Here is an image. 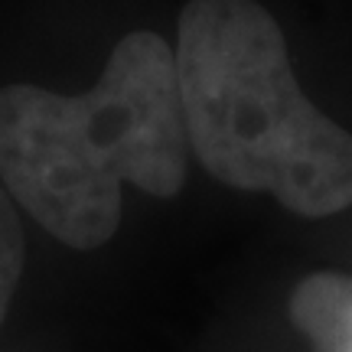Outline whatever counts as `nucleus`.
<instances>
[{
	"label": "nucleus",
	"mask_w": 352,
	"mask_h": 352,
	"mask_svg": "<svg viewBox=\"0 0 352 352\" xmlns=\"http://www.w3.org/2000/svg\"><path fill=\"white\" fill-rule=\"evenodd\" d=\"M173 46L134 30L85 95L0 88V179L50 235L88 252L121 226V189L160 199L186 179Z\"/></svg>",
	"instance_id": "1"
},
{
	"label": "nucleus",
	"mask_w": 352,
	"mask_h": 352,
	"mask_svg": "<svg viewBox=\"0 0 352 352\" xmlns=\"http://www.w3.org/2000/svg\"><path fill=\"white\" fill-rule=\"evenodd\" d=\"M173 59L186 140L215 179L307 219L349 206L352 134L300 91L258 0H189Z\"/></svg>",
	"instance_id": "2"
},
{
	"label": "nucleus",
	"mask_w": 352,
	"mask_h": 352,
	"mask_svg": "<svg viewBox=\"0 0 352 352\" xmlns=\"http://www.w3.org/2000/svg\"><path fill=\"white\" fill-rule=\"evenodd\" d=\"M287 316L316 352H352V277L336 271L303 277L290 294Z\"/></svg>",
	"instance_id": "3"
},
{
	"label": "nucleus",
	"mask_w": 352,
	"mask_h": 352,
	"mask_svg": "<svg viewBox=\"0 0 352 352\" xmlns=\"http://www.w3.org/2000/svg\"><path fill=\"white\" fill-rule=\"evenodd\" d=\"M23 228H20V215L13 209V199L7 186L0 183V327L3 316L10 310L20 274H23Z\"/></svg>",
	"instance_id": "4"
}]
</instances>
